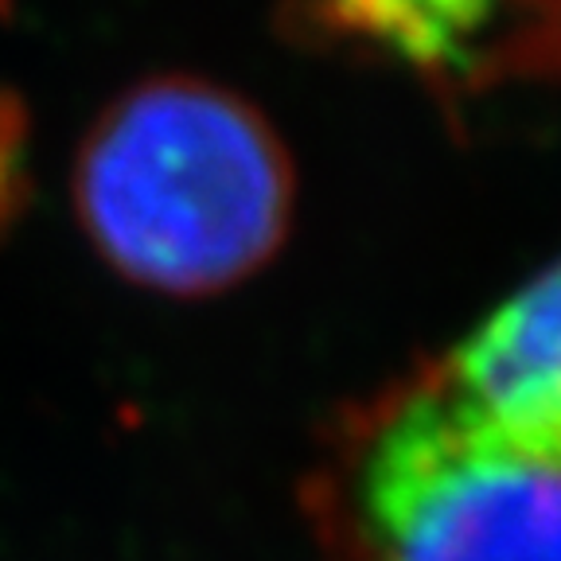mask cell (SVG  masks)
Segmentation results:
<instances>
[{
    "label": "cell",
    "mask_w": 561,
    "mask_h": 561,
    "mask_svg": "<svg viewBox=\"0 0 561 561\" xmlns=\"http://www.w3.org/2000/svg\"><path fill=\"white\" fill-rule=\"evenodd\" d=\"M75 207L117 273L195 297L277 254L293 168L245 98L164 75L102 110L75 164Z\"/></svg>",
    "instance_id": "1"
},
{
    "label": "cell",
    "mask_w": 561,
    "mask_h": 561,
    "mask_svg": "<svg viewBox=\"0 0 561 561\" xmlns=\"http://www.w3.org/2000/svg\"><path fill=\"white\" fill-rule=\"evenodd\" d=\"M355 518L375 561H561V468L433 375L370 430Z\"/></svg>",
    "instance_id": "2"
},
{
    "label": "cell",
    "mask_w": 561,
    "mask_h": 561,
    "mask_svg": "<svg viewBox=\"0 0 561 561\" xmlns=\"http://www.w3.org/2000/svg\"><path fill=\"white\" fill-rule=\"evenodd\" d=\"M440 378L503 437L561 468V262L503 300Z\"/></svg>",
    "instance_id": "3"
},
{
    "label": "cell",
    "mask_w": 561,
    "mask_h": 561,
    "mask_svg": "<svg viewBox=\"0 0 561 561\" xmlns=\"http://www.w3.org/2000/svg\"><path fill=\"white\" fill-rule=\"evenodd\" d=\"M550 9L561 0H535ZM530 0H293L305 27L328 39L370 47L425 75H465L483 59L491 35Z\"/></svg>",
    "instance_id": "4"
}]
</instances>
